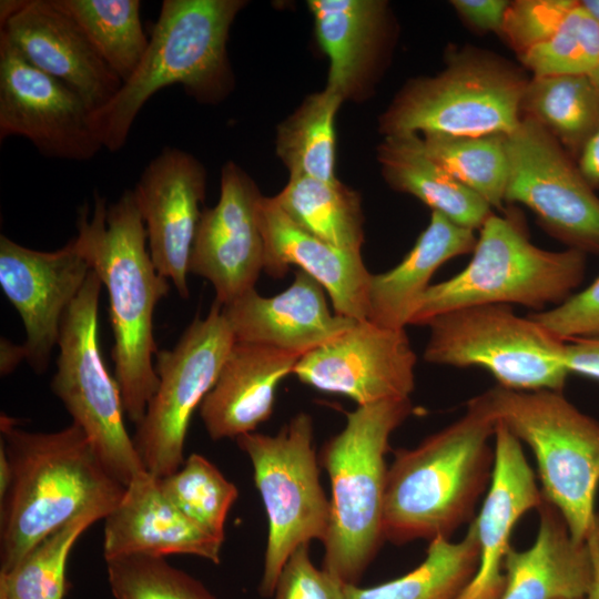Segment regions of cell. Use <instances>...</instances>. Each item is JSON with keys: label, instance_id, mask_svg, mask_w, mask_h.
Listing matches in <instances>:
<instances>
[{"label": "cell", "instance_id": "cell-1", "mask_svg": "<svg viewBox=\"0 0 599 599\" xmlns=\"http://www.w3.org/2000/svg\"><path fill=\"white\" fill-rule=\"evenodd\" d=\"M10 484L0 498V573L13 569L42 539L84 512L103 519L125 487L102 464L74 423L55 432H27L1 416Z\"/></svg>", "mask_w": 599, "mask_h": 599}, {"label": "cell", "instance_id": "cell-2", "mask_svg": "<svg viewBox=\"0 0 599 599\" xmlns=\"http://www.w3.org/2000/svg\"><path fill=\"white\" fill-rule=\"evenodd\" d=\"M77 229L74 244L108 292L115 379L125 416L138 425L159 385L153 315L170 291L169 280L158 272L146 248V230L132 190L109 206L95 194L92 215L87 204L81 207Z\"/></svg>", "mask_w": 599, "mask_h": 599}, {"label": "cell", "instance_id": "cell-3", "mask_svg": "<svg viewBox=\"0 0 599 599\" xmlns=\"http://www.w3.org/2000/svg\"><path fill=\"white\" fill-rule=\"evenodd\" d=\"M495 426L479 395L458 420L415 448L395 453L387 470L384 539L448 538L469 520L491 480Z\"/></svg>", "mask_w": 599, "mask_h": 599}, {"label": "cell", "instance_id": "cell-4", "mask_svg": "<svg viewBox=\"0 0 599 599\" xmlns=\"http://www.w3.org/2000/svg\"><path fill=\"white\" fill-rule=\"evenodd\" d=\"M241 0H164L146 51L118 93L90 114L102 148L125 144L142 106L163 88L180 84L201 102L221 99L231 87L226 43L244 7Z\"/></svg>", "mask_w": 599, "mask_h": 599}, {"label": "cell", "instance_id": "cell-5", "mask_svg": "<svg viewBox=\"0 0 599 599\" xmlns=\"http://www.w3.org/2000/svg\"><path fill=\"white\" fill-rule=\"evenodd\" d=\"M410 413L409 398L358 406L323 446L331 516L322 568L345 585H357L384 539L385 455L392 433Z\"/></svg>", "mask_w": 599, "mask_h": 599}, {"label": "cell", "instance_id": "cell-6", "mask_svg": "<svg viewBox=\"0 0 599 599\" xmlns=\"http://www.w3.org/2000/svg\"><path fill=\"white\" fill-rule=\"evenodd\" d=\"M585 274V253L540 248L515 214L491 213L468 265L427 288L409 325H426L439 314L473 305L519 304L541 312L570 297Z\"/></svg>", "mask_w": 599, "mask_h": 599}, {"label": "cell", "instance_id": "cell-7", "mask_svg": "<svg viewBox=\"0 0 599 599\" xmlns=\"http://www.w3.org/2000/svg\"><path fill=\"white\" fill-rule=\"evenodd\" d=\"M480 397L494 420L534 451L545 500L560 514L571 537L586 541L598 516L599 423L559 390L497 385Z\"/></svg>", "mask_w": 599, "mask_h": 599}, {"label": "cell", "instance_id": "cell-8", "mask_svg": "<svg viewBox=\"0 0 599 599\" xmlns=\"http://www.w3.org/2000/svg\"><path fill=\"white\" fill-rule=\"evenodd\" d=\"M527 83L504 60L466 50L450 57L439 74L408 83L382 116L380 129L386 135H507L521 121Z\"/></svg>", "mask_w": 599, "mask_h": 599}, {"label": "cell", "instance_id": "cell-9", "mask_svg": "<svg viewBox=\"0 0 599 599\" xmlns=\"http://www.w3.org/2000/svg\"><path fill=\"white\" fill-rule=\"evenodd\" d=\"M424 351L427 363L479 366L498 385L512 390L561 392L569 372L566 342L510 305L484 304L453 309L432 318Z\"/></svg>", "mask_w": 599, "mask_h": 599}, {"label": "cell", "instance_id": "cell-10", "mask_svg": "<svg viewBox=\"0 0 599 599\" xmlns=\"http://www.w3.org/2000/svg\"><path fill=\"white\" fill-rule=\"evenodd\" d=\"M248 456L263 500L268 536L258 591L273 596L291 554L327 535L331 505L321 481L313 447V420L296 414L276 435L247 433L236 438Z\"/></svg>", "mask_w": 599, "mask_h": 599}, {"label": "cell", "instance_id": "cell-11", "mask_svg": "<svg viewBox=\"0 0 599 599\" xmlns=\"http://www.w3.org/2000/svg\"><path fill=\"white\" fill-rule=\"evenodd\" d=\"M102 282L91 270L67 309L58 339L57 372L51 389L87 435L98 457L124 486L145 471L124 424L121 392L103 361L99 344Z\"/></svg>", "mask_w": 599, "mask_h": 599}, {"label": "cell", "instance_id": "cell-12", "mask_svg": "<svg viewBox=\"0 0 599 599\" xmlns=\"http://www.w3.org/2000/svg\"><path fill=\"white\" fill-rule=\"evenodd\" d=\"M234 342L222 305L214 302L205 317L192 321L173 348L156 352L159 385L132 437L154 477H166L183 465L193 413L214 386Z\"/></svg>", "mask_w": 599, "mask_h": 599}, {"label": "cell", "instance_id": "cell-13", "mask_svg": "<svg viewBox=\"0 0 599 599\" xmlns=\"http://www.w3.org/2000/svg\"><path fill=\"white\" fill-rule=\"evenodd\" d=\"M506 202L529 207L539 224L568 248L599 254V197L561 144L524 116L506 135Z\"/></svg>", "mask_w": 599, "mask_h": 599}, {"label": "cell", "instance_id": "cell-14", "mask_svg": "<svg viewBox=\"0 0 599 599\" xmlns=\"http://www.w3.org/2000/svg\"><path fill=\"white\" fill-rule=\"evenodd\" d=\"M90 114L75 91L32 65L0 35V140L20 135L47 158L87 161L102 149Z\"/></svg>", "mask_w": 599, "mask_h": 599}, {"label": "cell", "instance_id": "cell-15", "mask_svg": "<svg viewBox=\"0 0 599 599\" xmlns=\"http://www.w3.org/2000/svg\"><path fill=\"white\" fill-rule=\"evenodd\" d=\"M417 357L405 328L357 321L348 331L302 356L297 378L358 406L407 399L415 388Z\"/></svg>", "mask_w": 599, "mask_h": 599}, {"label": "cell", "instance_id": "cell-16", "mask_svg": "<svg viewBox=\"0 0 599 599\" xmlns=\"http://www.w3.org/2000/svg\"><path fill=\"white\" fill-rule=\"evenodd\" d=\"M261 197L252 179L229 162L222 170L219 202L202 211L189 273L207 280L222 306L255 288L264 270Z\"/></svg>", "mask_w": 599, "mask_h": 599}, {"label": "cell", "instance_id": "cell-17", "mask_svg": "<svg viewBox=\"0 0 599 599\" xmlns=\"http://www.w3.org/2000/svg\"><path fill=\"white\" fill-rule=\"evenodd\" d=\"M90 272L73 238L60 250L43 252L0 236V285L21 317L26 359L37 373L47 369L63 316Z\"/></svg>", "mask_w": 599, "mask_h": 599}, {"label": "cell", "instance_id": "cell-18", "mask_svg": "<svg viewBox=\"0 0 599 599\" xmlns=\"http://www.w3.org/2000/svg\"><path fill=\"white\" fill-rule=\"evenodd\" d=\"M0 3V35L32 65L75 91L91 113L118 93L122 80L53 0Z\"/></svg>", "mask_w": 599, "mask_h": 599}, {"label": "cell", "instance_id": "cell-19", "mask_svg": "<svg viewBox=\"0 0 599 599\" xmlns=\"http://www.w3.org/2000/svg\"><path fill=\"white\" fill-rule=\"evenodd\" d=\"M205 182V170L192 154L165 146L149 162L132 190L153 264L173 282L182 298L189 297V261Z\"/></svg>", "mask_w": 599, "mask_h": 599}, {"label": "cell", "instance_id": "cell-20", "mask_svg": "<svg viewBox=\"0 0 599 599\" xmlns=\"http://www.w3.org/2000/svg\"><path fill=\"white\" fill-rule=\"evenodd\" d=\"M493 475L479 515L477 569L456 599H499L511 531L521 516L544 501L520 440L500 422L495 426Z\"/></svg>", "mask_w": 599, "mask_h": 599}, {"label": "cell", "instance_id": "cell-21", "mask_svg": "<svg viewBox=\"0 0 599 599\" xmlns=\"http://www.w3.org/2000/svg\"><path fill=\"white\" fill-rule=\"evenodd\" d=\"M235 341L271 346L298 357L327 344L357 321L333 314L325 290L298 270L283 292L265 297L255 288L222 306Z\"/></svg>", "mask_w": 599, "mask_h": 599}, {"label": "cell", "instance_id": "cell-22", "mask_svg": "<svg viewBox=\"0 0 599 599\" xmlns=\"http://www.w3.org/2000/svg\"><path fill=\"white\" fill-rule=\"evenodd\" d=\"M258 223L264 241V271L282 277L291 265L313 277L328 294L335 314L367 321L372 273L361 251L335 246L295 224L274 197L262 196Z\"/></svg>", "mask_w": 599, "mask_h": 599}, {"label": "cell", "instance_id": "cell-23", "mask_svg": "<svg viewBox=\"0 0 599 599\" xmlns=\"http://www.w3.org/2000/svg\"><path fill=\"white\" fill-rule=\"evenodd\" d=\"M103 520L105 561L129 555L183 554L220 562L223 541L180 511L148 470L129 483L118 506Z\"/></svg>", "mask_w": 599, "mask_h": 599}, {"label": "cell", "instance_id": "cell-24", "mask_svg": "<svg viewBox=\"0 0 599 599\" xmlns=\"http://www.w3.org/2000/svg\"><path fill=\"white\" fill-rule=\"evenodd\" d=\"M301 357L262 344L235 341L212 389L200 405L209 436L237 438L273 414L275 393Z\"/></svg>", "mask_w": 599, "mask_h": 599}, {"label": "cell", "instance_id": "cell-25", "mask_svg": "<svg viewBox=\"0 0 599 599\" xmlns=\"http://www.w3.org/2000/svg\"><path fill=\"white\" fill-rule=\"evenodd\" d=\"M539 525L526 550L509 549L499 599H586L593 562L588 541H576L557 509L545 500Z\"/></svg>", "mask_w": 599, "mask_h": 599}, {"label": "cell", "instance_id": "cell-26", "mask_svg": "<svg viewBox=\"0 0 599 599\" xmlns=\"http://www.w3.org/2000/svg\"><path fill=\"white\" fill-rule=\"evenodd\" d=\"M474 230L459 226L432 211L427 227L413 248L392 270L372 274L367 321L388 328H405L435 272L448 260L473 253Z\"/></svg>", "mask_w": 599, "mask_h": 599}, {"label": "cell", "instance_id": "cell-27", "mask_svg": "<svg viewBox=\"0 0 599 599\" xmlns=\"http://www.w3.org/2000/svg\"><path fill=\"white\" fill-rule=\"evenodd\" d=\"M377 158L393 189L414 195L459 226L475 231L493 213L485 199L426 153L417 133L386 135Z\"/></svg>", "mask_w": 599, "mask_h": 599}, {"label": "cell", "instance_id": "cell-28", "mask_svg": "<svg viewBox=\"0 0 599 599\" xmlns=\"http://www.w3.org/2000/svg\"><path fill=\"white\" fill-rule=\"evenodd\" d=\"M315 32L329 59L326 88L343 99L355 94L378 50L386 3L377 0H309Z\"/></svg>", "mask_w": 599, "mask_h": 599}, {"label": "cell", "instance_id": "cell-29", "mask_svg": "<svg viewBox=\"0 0 599 599\" xmlns=\"http://www.w3.org/2000/svg\"><path fill=\"white\" fill-rule=\"evenodd\" d=\"M283 212L306 232L335 246L361 251L364 243L361 196L338 180L290 175L273 196Z\"/></svg>", "mask_w": 599, "mask_h": 599}, {"label": "cell", "instance_id": "cell-30", "mask_svg": "<svg viewBox=\"0 0 599 599\" xmlns=\"http://www.w3.org/2000/svg\"><path fill=\"white\" fill-rule=\"evenodd\" d=\"M478 539L474 520L460 541L437 537L426 557L406 575L363 588L346 585V599H456L476 572Z\"/></svg>", "mask_w": 599, "mask_h": 599}, {"label": "cell", "instance_id": "cell-31", "mask_svg": "<svg viewBox=\"0 0 599 599\" xmlns=\"http://www.w3.org/2000/svg\"><path fill=\"white\" fill-rule=\"evenodd\" d=\"M522 111L572 153L580 154L599 129V93L586 74L534 77Z\"/></svg>", "mask_w": 599, "mask_h": 599}, {"label": "cell", "instance_id": "cell-32", "mask_svg": "<svg viewBox=\"0 0 599 599\" xmlns=\"http://www.w3.org/2000/svg\"><path fill=\"white\" fill-rule=\"evenodd\" d=\"M325 88L313 93L278 128L276 151L290 175L336 181L335 116L343 102Z\"/></svg>", "mask_w": 599, "mask_h": 599}, {"label": "cell", "instance_id": "cell-33", "mask_svg": "<svg viewBox=\"0 0 599 599\" xmlns=\"http://www.w3.org/2000/svg\"><path fill=\"white\" fill-rule=\"evenodd\" d=\"M82 30L89 42L122 80L130 78L148 44L139 0H53Z\"/></svg>", "mask_w": 599, "mask_h": 599}, {"label": "cell", "instance_id": "cell-34", "mask_svg": "<svg viewBox=\"0 0 599 599\" xmlns=\"http://www.w3.org/2000/svg\"><path fill=\"white\" fill-rule=\"evenodd\" d=\"M423 142L426 153L454 177L490 206H502L509 170L506 134H425Z\"/></svg>", "mask_w": 599, "mask_h": 599}, {"label": "cell", "instance_id": "cell-35", "mask_svg": "<svg viewBox=\"0 0 599 599\" xmlns=\"http://www.w3.org/2000/svg\"><path fill=\"white\" fill-rule=\"evenodd\" d=\"M100 519L84 512L42 539L13 569L0 573V599H63L72 547Z\"/></svg>", "mask_w": 599, "mask_h": 599}, {"label": "cell", "instance_id": "cell-36", "mask_svg": "<svg viewBox=\"0 0 599 599\" xmlns=\"http://www.w3.org/2000/svg\"><path fill=\"white\" fill-rule=\"evenodd\" d=\"M158 479L162 493L180 511L224 541L226 517L238 491L217 467L202 455L192 454L176 471Z\"/></svg>", "mask_w": 599, "mask_h": 599}, {"label": "cell", "instance_id": "cell-37", "mask_svg": "<svg viewBox=\"0 0 599 599\" xmlns=\"http://www.w3.org/2000/svg\"><path fill=\"white\" fill-rule=\"evenodd\" d=\"M114 599H215L209 589L163 557L129 555L106 561Z\"/></svg>", "mask_w": 599, "mask_h": 599}, {"label": "cell", "instance_id": "cell-38", "mask_svg": "<svg viewBox=\"0 0 599 599\" xmlns=\"http://www.w3.org/2000/svg\"><path fill=\"white\" fill-rule=\"evenodd\" d=\"M520 59L534 77L588 75L599 62V26L578 1L549 39Z\"/></svg>", "mask_w": 599, "mask_h": 599}, {"label": "cell", "instance_id": "cell-39", "mask_svg": "<svg viewBox=\"0 0 599 599\" xmlns=\"http://www.w3.org/2000/svg\"><path fill=\"white\" fill-rule=\"evenodd\" d=\"M577 3L578 1L575 0H518L510 2L501 32L521 55L549 39Z\"/></svg>", "mask_w": 599, "mask_h": 599}, {"label": "cell", "instance_id": "cell-40", "mask_svg": "<svg viewBox=\"0 0 599 599\" xmlns=\"http://www.w3.org/2000/svg\"><path fill=\"white\" fill-rule=\"evenodd\" d=\"M529 316L564 342L599 336V276L559 305Z\"/></svg>", "mask_w": 599, "mask_h": 599}, {"label": "cell", "instance_id": "cell-41", "mask_svg": "<svg viewBox=\"0 0 599 599\" xmlns=\"http://www.w3.org/2000/svg\"><path fill=\"white\" fill-rule=\"evenodd\" d=\"M345 583L311 560L308 545L296 548L277 579L274 599H346Z\"/></svg>", "mask_w": 599, "mask_h": 599}, {"label": "cell", "instance_id": "cell-42", "mask_svg": "<svg viewBox=\"0 0 599 599\" xmlns=\"http://www.w3.org/2000/svg\"><path fill=\"white\" fill-rule=\"evenodd\" d=\"M510 2L504 0H454L453 7L471 27L481 31H500Z\"/></svg>", "mask_w": 599, "mask_h": 599}, {"label": "cell", "instance_id": "cell-43", "mask_svg": "<svg viewBox=\"0 0 599 599\" xmlns=\"http://www.w3.org/2000/svg\"><path fill=\"white\" fill-rule=\"evenodd\" d=\"M566 342L565 364L569 374H579L599 380V336Z\"/></svg>", "mask_w": 599, "mask_h": 599}, {"label": "cell", "instance_id": "cell-44", "mask_svg": "<svg viewBox=\"0 0 599 599\" xmlns=\"http://www.w3.org/2000/svg\"><path fill=\"white\" fill-rule=\"evenodd\" d=\"M578 167L592 187L599 185V129L580 152Z\"/></svg>", "mask_w": 599, "mask_h": 599}, {"label": "cell", "instance_id": "cell-45", "mask_svg": "<svg viewBox=\"0 0 599 599\" xmlns=\"http://www.w3.org/2000/svg\"><path fill=\"white\" fill-rule=\"evenodd\" d=\"M587 541L592 555L593 577L586 599H599V515L587 537Z\"/></svg>", "mask_w": 599, "mask_h": 599}, {"label": "cell", "instance_id": "cell-46", "mask_svg": "<svg viewBox=\"0 0 599 599\" xmlns=\"http://www.w3.org/2000/svg\"><path fill=\"white\" fill-rule=\"evenodd\" d=\"M1 375H7L12 372L17 365L26 359V354L22 345H16L6 338H1Z\"/></svg>", "mask_w": 599, "mask_h": 599}, {"label": "cell", "instance_id": "cell-47", "mask_svg": "<svg viewBox=\"0 0 599 599\" xmlns=\"http://www.w3.org/2000/svg\"><path fill=\"white\" fill-rule=\"evenodd\" d=\"M580 3L599 26V0H583Z\"/></svg>", "mask_w": 599, "mask_h": 599}, {"label": "cell", "instance_id": "cell-48", "mask_svg": "<svg viewBox=\"0 0 599 599\" xmlns=\"http://www.w3.org/2000/svg\"><path fill=\"white\" fill-rule=\"evenodd\" d=\"M589 79L591 80L593 87L599 93V62L598 64L592 69V71L588 74Z\"/></svg>", "mask_w": 599, "mask_h": 599}]
</instances>
